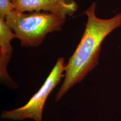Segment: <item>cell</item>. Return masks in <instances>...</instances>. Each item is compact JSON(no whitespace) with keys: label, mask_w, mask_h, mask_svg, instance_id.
Masks as SVG:
<instances>
[{"label":"cell","mask_w":121,"mask_h":121,"mask_svg":"<svg viewBox=\"0 0 121 121\" xmlns=\"http://www.w3.org/2000/svg\"><path fill=\"white\" fill-rule=\"evenodd\" d=\"M96 6V2H93L84 11L87 18L85 29L78 47L65 66V80L56 96L57 102L98 66L104 39L121 26V13L110 19H100L95 14Z\"/></svg>","instance_id":"obj_1"},{"label":"cell","mask_w":121,"mask_h":121,"mask_svg":"<svg viewBox=\"0 0 121 121\" xmlns=\"http://www.w3.org/2000/svg\"><path fill=\"white\" fill-rule=\"evenodd\" d=\"M7 25L13 30L20 45L38 47L48 34L60 31L65 20L47 12L22 13L15 9L6 16Z\"/></svg>","instance_id":"obj_2"},{"label":"cell","mask_w":121,"mask_h":121,"mask_svg":"<svg viewBox=\"0 0 121 121\" xmlns=\"http://www.w3.org/2000/svg\"><path fill=\"white\" fill-rule=\"evenodd\" d=\"M65 66L64 58H58L43 85L29 101L20 108L4 111L1 114V118L15 121L30 118L35 121H42L45 103L50 93L64 76L63 72L65 71Z\"/></svg>","instance_id":"obj_3"},{"label":"cell","mask_w":121,"mask_h":121,"mask_svg":"<svg viewBox=\"0 0 121 121\" xmlns=\"http://www.w3.org/2000/svg\"><path fill=\"white\" fill-rule=\"evenodd\" d=\"M14 9L25 13L43 11L65 19L78 9L74 0H11Z\"/></svg>","instance_id":"obj_4"},{"label":"cell","mask_w":121,"mask_h":121,"mask_svg":"<svg viewBox=\"0 0 121 121\" xmlns=\"http://www.w3.org/2000/svg\"><path fill=\"white\" fill-rule=\"evenodd\" d=\"M16 38L13 30L7 25L4 18H0V78L1 82L11 88H17L15 83L7 72V67L13 55L12 39Z\"/></svg>","instance_id":"obj_5"},{"label":"cell","mask_w":121,"mask_h":121,"mask_svg":"<svg viewBox=\"0 0 121 121\" xmlns=\"http://www.w3.org/2000/svg\"><path fill=\"white\" fill-rule=\"evenodd\" d=\"M14 10L11 0H0V18H5L9 13Z\"/></svg>","instance_id":"obj_6"}]
</instances>
